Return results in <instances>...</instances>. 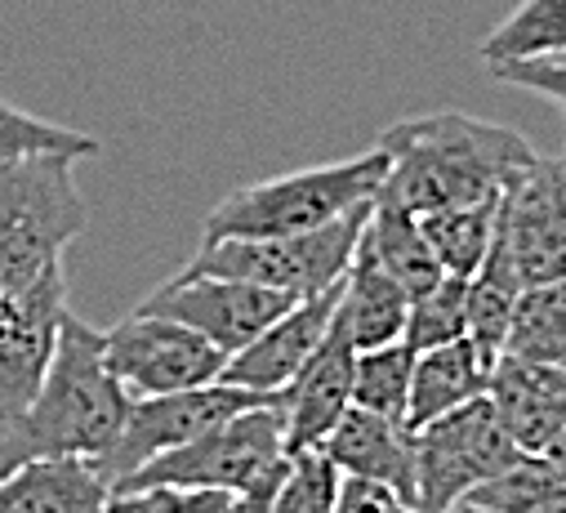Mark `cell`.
Here are the masks:
<instances>
[{
    "label": "cell",
    "mask_w": 566,
    "mask_h": 513,
    "mask_svg": "<svg viewBox=\"0 0 566 513\" xmlns=\"http://www.w3.org/2000/svg\"><path fill=\"white\" fill-rule=\"evenodd\" d=\"M379 148L388 153V179L379 192L415 214L491 201L522 166L539 157L526 135L469 112H423L392 121L384 125Z\"/></svg>",
    "instance_id": "6da1fadb"
},
{
    "label": "cell",
    "mask_w": 566,
    "mask_h": 513,
    "mask_svg": "<svg viewBox=\"0 0 566 513\" xmlns=\"http://www.w3.org/2000/svg\"><path fill=\"white\" fill-rule=\"evenodd\" d=\"M129 402L103 357V331L67 308L36 398L23 416L0 425V478L28 460H98L120 438Z\"/></svg>",
    "instance_id": "7a4b0ae2"
},
{
    "label": "cell",
    "mask_w": 566,
    "mask_h": 513,
    "mask_svg": "<svg viewBox=\"0 0 566 513\" xmlns=\"http://www.w3.org/2000/svg\"><path fill=\"white\" fill-rule=\"evenodd\" d=\"M72 170L76 157L67 153L0 166V308L67 291L63 250L90 223Z\"/></svg>",
    "instance_id": "3957f363"
},
{
    "label": "cell",
    "mask_w": 566,
    "mask_h": 513,
    "mask_svg": "<svg viewBox=\"0 0 566 513\" xmlns=\"http://www.w3.org/2000/svg\"><path fill=\"white\" fill-rule=\"evenodd\" d=\"M388 179V153L375 144L361 157L291 170L276 179L245 184L210 206L201 241L214 237H291L344 219L357 206H370Z\"/></svg>",
    "instance_id": "277c9868"
},
{
    "label": "cell",
    "mask_w": 566,
    "mask_h": 513,
    "mask_svg": "<svg viewBox=\"0 0 566 513\" xmlns=\"http://www.w3.org/2000/svg\"><path fill=\"white\" fill-rule=\"evenodd\" d=\"M286 420H281L276 402L245 407L228 416L223 425L206 429L201 438L148 460L144 469H134L125 482L112 491H134L153 482H175V486H223L241 495H263L272 500L286 473Z\"/></svg>",
    "instance_id": "5b68a950"
},
{
    "label": "cell",
    "mask_w": 566,
    "mask_h": 513,
    "mask_svg": "<svg viewBox=\"0 0 566 513\" xmlns=\"http://www.w3.org/2000/svg\"><path fill=\"white\" fill-rule=\"evenodd\" d=\"M370 206H357L344 219H331L322 228L291 232V237H214V241H201L197 254L184 264V273L241 278V282L286 291L295 300L322 295V291L344 282L353 254H357V241L366 232Z\"/></svg>",
    "instance_id": "8992f818"
},
{
    "label": "cell",
    "mask_w": 566,
    "mask_h": 513,
    "mask_svg": "<svg viewBox=\"0 0 566 513\" xmlns=\"http://www.w3.org/2000/svg\"><path fill=\"white\" fill-rule=\"evenodd\" d=\"M522 451L495 420L491 402L478 398L415 429V509L447 513L482 482L504 473Z\"/></svg>",
    "instance_id": "52a82bcc"
},
{
    "label": "cell",
    "mask_w": 566,
    "mask_h": 513,
    "mask_svg": "<svg viewBox=\"0 0 566 513\" xmlns=\"http://www.w3.org/2000/svg\"><path fill=\"white\" fill-rule=\"evenodd\" d=\"M103 357L134 402L157 394H179V389H201V384L223 379V366H228V353L210 344L201 331L148 308H134L125 322L103 331Z\"/></svg>",
    "instance_id": "ba28073f"
},
{
    "label": "cell",
    "mask_w": 566,
    "mask_h": 513,
    "mask_svg": "<svg viewBox=\"0 0 566 513\" xmlns=\"http://www.w3.org/2000/svg\"><path fill=\"white\" fill-rule=\"evenodd\" d=\"M276 402V394H254V389H237L228 379L201 384V389H179V394H157V398H138L129 402V416L120 425V438L90 460L107 486L125 482L134 469H144L148 460L201 438L206 429L223 425L228 416L245 411V407H263Z\"/></svg>",
    "instance_id": "9c48e42d"
},
{
    "label": "cell",
    "mask_w": 566,
    "mask_h": 513,
    "mask_svg": "<svg viewBox=\"0 0 566 513\" xmlns=\"http://www.w3.org/2000/svg\"><path fill=\"white\" fill-rule=\"evenodd\" d=\"M291 304H295V295L259 286V282L214 278V273H175L166 286H157L138 308L179 317L184 326L201 331L210 344H219L232 357L259 331H268Z\"/></svg>",
    "instance_id": "30bf717a"
},
{
    "label": "cell",
    "mask_w": 566,
    "mask_h": 513,
    "mask_svg": "<svg viewBox=\"0 0 566 513\" xmlns=\"http://www.w3.org/2000/svg\"><path fill=\"white\" fill-rule=\"evenodd\" d=\"M500 237L526 286L566 278V153H539L504 184Z\"/></svg>",
    "instance_id": "8fae6325"
},
{
    "label": "cell",
    "mask_w": 566,
    "mask_h": 513,
    "mask_svg": "<svg viewBox=\"0 0 566 513\" xmlns=\"http://www.w3.org/2000/svg\"><path fill=\"white\" fill-rule=\"evenodd\" d=\"M344 286V282H339ZM339 286L295 300L281 313L268 331H259L241 353L228 357L223 379L237 389H254V394H281L286 384L300 375V366L322 348V339L331 335L335 322V304H339Z\"/></svg>",
    "instance_id": "7c38bea8"
},
{
    "label": "cell",
    "mask_w": 566,
    "mask_h": 513,
    "mask_svg": "<svg viewBox=\"0 0 566 513\" xmlns=\"http://www.w3.org/2000/svg\"><path fill=\"white\" fill-rule=\"evenodd\" d=\"M486 402L517 451L539 456L566 425V370L517 353H500L491 366Z\"/></svg>",
    "instance_id": "4fadbf2b"
},
{
    "label": "cell",
    "mask_w": 566,
    "mask_h": 513,
    "mask_svg": "<svg viewBox=\"0 0 566 513\" xmlns=\"http://www.w3.org/2000/svg\"><path fill=\"white\" fill-rule=\"evenodd\" d=\"M353 366L357 348L348 335L331 322V335L322 348L300 366V375L276 394L281 420H286V447H322L326 433L339 425V416L353 407Z\"/></svg>",
    "instance_id": "5bb4252c"
},
{
    "label": "cell",
    "mask_w": 566,
    "mask_h": 513,
    "mask_svg": "<svg viewBox=\"0 0 566 513\" xmlns=\"http://www.w3.org/2000/svg\"><path fill=\"white\" fill-rule=\"evenodd\" d=\"M322 447L344 469V478L384 482L415 504V429L406 420L348 407Z\"/></svg>",
    "instance_id": "9a60e30c"
},
{
    "label": "cell",
    "mask_w": 566,
    "mask_h": 513,
    "mask_svg": "<svg viewBox=\"0 0 566 513\" xmlns=\"http://www.w3.org/2000/svg\"><path fill=\"white\" fill-rule=\"evenodd\" d=\"M406 317H410V291L375 260V250L361 237L353 264L344 273V286H339L335 326L348 335V344L357 353H366V348L401 339L406 335Z\"/></svg>",
    "instance_id": "2e32d148"
},
{
    "label": "cell",
    "mask_w": 566,
    "mask_h": 513,
    "mask_svg": "<svg viewBox=\"0 0 566 513\" xmlns=\"http://www.w3.org/2000/svg\"><path fill=\"white\" fill-rule=\"evenodd\" d=\"M0 513H112V486L90 460H28L0 478Z\"/></svg>",
    "instance_id": "e0dca14e"
},
{
    "label": "cell",
    "mask_w": 566,
    "mask_h": 513,
    "mask_svg": "<svg viewBox=\"0 0 566 513\" xmlns=\"http://www.w3.org/2000/svg\"><path fill=\"white\" fill-rule=\"evenodd\" d=\"M491 366H495V357H486L469 335L415 353L406 425H410V429H423L429 420H438V416H447V411H460V407L486 398Z\"/></svg>",
    "instance_id": "ac0fdd59"
},
{
    "label": "cell",
    "mask_w": 566,
    "mask_h": 513,
    "mask_svg": "<svg viewBox=\"0 0 566 513\" xmlns=\"http://www.w3.org/2000/svg\"><path fill=\"white\" fill-rule=\"evenodd\" d=\"M361 237L375 250V260L410 291V300L423 295V291H433L447 278L442 264H438V254H433V245H429V237H423V228H419V214L406 210V206H397L384 192L375 197Z\"/></svg>",
    "instance_id": "d6986e66"
},
{
    "label": "cell",
    "mask_w": 566,
    "mask_h": 513,
    "mask_svg": "<svg viewBox=\"0 0 566 513\" xmlns=\"http://www.w3.org/2000/svg\"><path fill=\"white\" fill-rule=\"evenodd\" d=\"M59 317H0V425L28 411L54 357Z\"/></svg>",
    "instance_id": "ffe728a7"
},
{
    "label": "cell",
    "mask_w": 566,
    "mask_h": 513,
    "mask_svg": "<svg viewBox=\"0 0 566 513\" xmlns=\"http://www.w3.org/2000/svg\"><path fill=\"white\" fill-rule=\"evenodd\" d=\"M522 273L513 264V254L495 228V245L491 254L478 264V273L469 278V339L486 353V357H500L504 353V335H509V322H513V308H517V295H522Z\"/></svg>",
    "instance_id": "44dd1931"
},
{
    "label": "cell",
    "mask_w": 566,
    "mask_h": 513,
    "mask_svg": "<svg viewBox=\"0 0 566 513\" xmlns=\"http://www.w3.org/2000/svg\"><path fill=\"white\" fill-rule=\"evenodd\" d=\"M419 228L429 237L433 254L447 278H473L478 264L495 245V228H500V197L491 201H473V206H447V210H429L419 214Z\"/></svg>",
    "instance_id": "7402d4cb"
},
{
    "label": "cell",
    "mask_w": 566,
    "mask_h": 513,
    "mask_svg": "<svg viewBox=\"0 0 566 513\" xmlns=\"http://www.w3.org/2000/svg\"><path fill=\"white\" fill-rule=\"evenodd\" d=\"M504 353L566 370V278L522 286L504 335Z\"/></svg>",
    "instance_id": "603a6c76"
},
{
    "label": "cell",
    "mask_w": 566,
    "mask_h": 513,
    "mask_svg": "<svg viewBox=\"0 0 566 513\" xmlns=\"http://www.w3.org/2000/svg\"><path fill=\"white\" fill-rule=\"evenodd\" d=\"M566 54V0H522V6L478 45V59L491 63H526V59H562Z\"/></svg>",
    "instance_id": "cb8c5ba5"
},
{
    "label": "cell",
    "mask_w": 566,
    "mask_h": 513,
    "mask_svg": "<svg viewBox=\"0 0 566 513\" xmlns=\"http://www.w3.org/2000/svg\"><path fill=\"white\" fill-rule=\"evenodd\" d=\"M410 375H415V348L406 339H392V344L357 353V366H353V407L406 420Z\"/></svg>",
    "instance_id": "d4e9b609"
},
{
    "label": "cell",
    "mask_w": 566,
    "mask_h": 513,
    "mask_svg": "<svg viewBox=\"0 0 566 513\" xmlns=\"http://www.w3.org/2000/svg\"><path fill=\"white\" fill-rule=\"evenodd\" d=\"M469 500L500 513H566V482L548 469L544 456H517L504 473L482 482Z\"/></svg>",
    "instance_id": "484cf974"
},
{
    "label": "cell",
    "mask_w": 566,
    "mask_h": 513,
    "mask_svg": "<svg viewBox=\"0 0 566 513\" xmlns=\"http://www.w3.org/2000/svg\"><path fill=\"white\" fill-rule=\"evenodd\" d=\"M112 513H272V500L223 491V486L153 482L134 491H112Z\"/></svg>",
    "instance_id": "4316f807"
},
{
    "label": "cell",
    "mask_w": 566,
    "mask_h": 513,
    "mask_svg": "<svg viewBox=\"0 0 566 513\" xmlns=\"http://www.w3.org/2000/svg\"><path fill=\"white\" fill-rule=\"evenodd\" d=\"M98 139L85 130H72V125L32 116L14 103L0 98V166L6 161H23V157H41V153H67V157H98Z\"/></svg>",
    "instance_id": "83f0119b"
},
{
    "label": "cell",
    "mask_w": 566,
    "mask_h": 513,
    "mask_svg": "<svg viewBox=\"0 0 566 513\" xmlns=\"http://www.w3.org/2000/svg\"><path fill=\"white\" fill-rule=\"evenodd\" d=\"M339 486L344 469L326 456V447H295L272 495V513H335Z\"/></svg>",
    "instance_id": "f1b7e54d"
},
{
    "label": "cell",
    "mask_w": 566,
    "mask_h": 513,
    "mask_svg": "<svg viewBox=\"0 0 566 513\" xmlns=\"http://www.w3.org/2000/svg\"><path fill=\"white\" fill-rule=\"evenodd\" d=\"M464 335H469V278H442L433 291L410 300V317H406L401 339L415 353L464 339Z\"/></svg>",
    "instance_id": "f546056e"
},
{
    "label": "cell",
    "mask_w": 566,
    "mask_h": 513,
    "mask_svg": "<svg viewBox=\"0 0 566 513\" xmlns=\"http://www.w3.org/2000/svg\"><path fill=\"white\" fill-rule=\"evenodd\" d=\"M491 76L504 85L544 94L557 107L566 103V54L562 59H526V63H491Z\"/></svg>",
    "instance_id": "4dcf8cb0"
},
{
    "label": "cell",
    "mask_w": 566,
    "mask_h": 513,
    "mask_svg": "<svg viewBox=\"0 0 566 513\" xmlns=\"http://www.w3.org/2000/svg\"><path fill=\"white\" fill-rule=\"evenodd\" d=\"M335 513H419L401 491L370 482V478H344Z\"/></svg>",
    "instance_id": "1f68e13d"
},
{
    "label": "cell",
    "mask_w": 566,
    "mask_h": 513,
    "mask_svg": "<svg viewBox=\"0 0 566 513\" xmlns=\"http://www.w3.org/2000/svg\"><path fill=\"white\" fill-rule=\"evenodd\" d=\"M539 456H544V460H548V469H553V473L566 482V425L557 429V438H553V442H548Z\"/></svg>",
    "instance_id": "d6a6232c"
},
{
    "label": "cell",
    "mask_w": 566,
    "mask_h": 513,
    "mask_svg": "<svg viewBox=\"0 0 566 513\" xmlns=\"http://www.w3.org/2000/svg\"><path fill=\"white\" fill-rule=\"evenodd\" d=\"M447 513H500V509H486V504H478V500H469V495H464V500H460V504H451Z\"/></svg>",
    "instance_id": "836d02e7"
},
{
    "label": "cell",
    "mask_w": 566,
    "mask_h": 513,
    "mask_svg": "<svg viewBox=\"0 0 566 513\" xmlns=\"http://www.w3.org/2000/svg\"><path fill=\"white\" fill-rule=\"evenodd\" d=\"M562 112H566V103H562Z\"/></svg>",
    "instance_id": "e575fe53"
}]
</instances>
